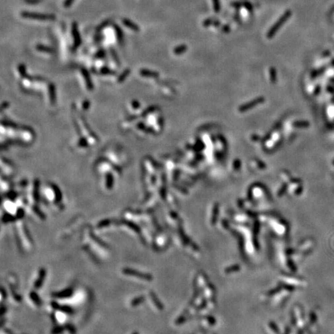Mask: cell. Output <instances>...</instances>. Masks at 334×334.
I'll list each match as a JSON object with an SVG mask.
<instances>
[{
  "label": "cell",
  "instance_id": "1",
  "mask_svg": "<svg viewBox=\"0 0 334 334\" xmlns=\"http://www.w3.org/2000/svg\"><path fill=\"white\" fill-rule=\"evenodd\" d=\"M20 16L26 19H33V20L54 21L56 19V16L53 14H42V13H36L27 11L21 12Z\"/></svg>",
  "mask_w": 334,
  "mask_h": 334
},
{
  "label": "cell",
  "instance_id": "3",
  "mask_svg": "<svg viewBox=\"0 0 334 334\" xmlns=\"http://www.w3.org/2000/svg\"><path fill=\"white\" fill-rule=\"evenodd\" d=\"M71 33H72L73 39H74V47L77 48L81 43V38H80V33L78 30V26L76 22H73L71 27Z\"/></svg>",
  "mask_w": 334,
  "mask_h": 334
},
{
  "label": "cell",
  "instance_id": "10",
  "mask_svg": "<svg viewBox=\"0 0 334 334\" xmlns=\"http://www.w3.org/2000/svg\"><path fill=\"white\" fill-rule=\"evenodd\" d=\"M213 6H214V10L216 12H218L220 10V2L219 0H213Z\"/></svg>",
  "mask_w": 334,
  "mask_h": 334
},
{
  "label": "cell",
  "instance_id": "9",
  "mask_svg": "<svg viewBox=\"0 0 334 334\" xmlns=\"http://www.w3.org/2000/svg\"><path fill=\"white\" fill-rule=\"evenodd\" d=\"M74 1H75V0H65L64 2V6L65 8H69Z\"/></svg>",
  "mask_w": 334,
  "mask_h": 334
},
{
  "label": "cell",
  "instance_id": "5",
  "mask_svg": "<svg viewBox=\"0 0 334 334\" xmlns=\"http://www.w3.org/2000/svg\"><path fill=\"white\" fill-rule=\"evenodd\" d=\"M125 273L127 274H131V275L134 276H138V277L142 278V279H146V280H150L151 276L149 274H141V273H138V271H134L132 269H125L124 270Z\"/></svg>",
  "mask_w": 334,
  "mask_h": 334
},
{
  "label": "cell",
  "instance_id": "6",
  "mask_svg": "<svg viewBox=\"0 0 334 334\" xmlns=\"http://www.w3.org/2000/svg\"><path fill=\"white\" fill-rule=\"evenodd\" d=\"M115 27V33H116L117 39H118L120 43H122L123 40V36H124L122 30V29L120 28V27H118V26H117V25H115V27Z\"/></svg>",
  "mask_w": 334,
  "mask_h": 334
},
{
  "label": "cell",
  "instance_id": "12",
  "mask_svg": "<svg viewBox=\"0 0 334 334\" xmlns=\"http://www.w3.org/2000/svg\"><path fill=\"white\" fill-rule=\"evenodd\" d=\"M134 334H138V333H134Z\"/></svg>",
  "mask_w": 334,
  "mask_h": 334
},
{
  "label": "cell",
  "instance_id": "7",
  "mask_svg": "<svg viewBox=\"0 0 334 334\" xmlns=\"http://www.w3.org/2000/svg\"><path fill=\"white\" fill-rule=\"evenodd\" d=\"M36 49H37L38 50H40V51H44V52H52L53 50H52L51 48H50V47H46V46H43V45H40V44H39V45L36 46Z\"/></svg>",
  "mask_w": 334,
  "mask_h": 334
},
{
  "label": "cell",
  "instance_id": "11",
  "mask_svg": "<svg viewBox=\"0 0 334 334\" xmlns=\"http://www.w3.org/2000/svg\"><path fill=\"white\" fill-rule=\"evenodd\" d=\"M29 3H37L39 2V0H27Z\"/></svg>",
  "mask_w": 334,
  "mask_h": 334
},
{
  "label": "cell",
  "instance_id": "8",
  "mask_svg": "<svg viewBox=\"0 0 334 334\" xmlns=\"http://www.w3.org/2000/svg\"><path fill=\"white\" fill-rule=\"evenodd\" d=\"M109 23H110V20H108H108H106V21H104L103 23H101L100 25H99L98 27H97V30H97V32L101 31V30H102L103 29H105L106 27H108V25H109Z\"/></svg>",
  "mask_w": 334,
  "mask_h": 334
},
{
  "label": "cell",
  "instance_id": "2",
  "mask_svg": "<svg viewBox=\"0 0 334 334\" xmlns=\"http://www.w3.org/2000/svg\"><path fill=\"white\" fill-rule=\"evenodd\" d=\"M292 15V12L289 11V10H288V11H286V13H284V14L282 15V16L280 17V19H278V20L277 21V22L275 23L274 24V26H273L272 27H271V29L269 30V31H268V38H271L273 36H274V34L276 33V32L278 31V30H279L280 28L282 27V24L284 23H286V21H287V19H289V16Z\"/></svg>",
  "mask_w": 334,
  "mask_h": 334
},
{
  "label": "cell",
  "instance_id": "4",
  "mask_svg": "<svg viewBox=\"0 0 334 334\" xmlns=\"http://www.w3.org/2000/svg\"><path fill=\"white\" fill-rule=\"evenodd\" d=\"M122 22L123 25H124L125 27H126L127 28L130 29V30H133L134 32H138L140 30L139 27H138V26L137 25L136 23H135L132 22V21L130 20V19H127V18L122 19Z\"/></svg>",
  "mask_w": 334,
  "mask_h": 334
}]
</instances>
